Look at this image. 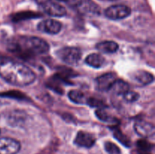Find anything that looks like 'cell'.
Instances as JSON below:
<instances>
[{
    "label": "cell",
    "mask_w": 155,
    "mask_h": 154,
    "mask_svg": "<svg viewBox=\"0 0 155 154\" xmlns=\"http://www.w3.org/2000/svg\"><path fill=\"white\" fill-rule=\"evenodd\" d=\"M0 76L9 84L18 87L29 85L36 79V74L30 67L12 60L0 63Z\"/></svg>",
    "instance_id": "obj_1"
},
{
    "label": "cell",
    "mask_w": 155,
    "mask_h": 154,
    "mask_svg": "<svg viewBox=\"0 0 155 154\" xmlns=\"http://www.w3.org/2000/svg\"><path fill=\"white\" fill-rule=\"evenodd\" d=\"M9 50L16 54L30 57L46 54L49 51V45L41 38L21 36L11 44Z\"/></svg>",
    "instance_id": "obj_2"
},
{
    "label": "cell",
    "mask_w": 155,
    "mask_h": 154,
    "mask_svg": "<svg viewBox=\"0 0 155 154\" xmlns=\"http://www.w3.org/2000/svg\"><path fill=\"white\" fill-rule=\"evenodd\" d=\"M69 7L83 15H99L101 8L92 0H66Z\"/></svg>",
    "instance_id": "obj_3"
},
{
    "label": "cell",
    "mask_w": 155,
    "mask_h": 154,
    "mask_svg": "<svg viewBox=\"0 0 155 154\" xmlns=\"http://www.w3.org/2000/svg\"><path fill=\"white\" fill-rule=\"evenodd\" d=\"M56 55L68 65H77L82 57L81 50L77 47H64L56 51Z\"/></svg>",
    "instance_id": "obj_4"
},
{
    "label": "cell",
    "mask_w": 155,
    "mask_h": 154,
    "mask_svg": "<svg viewBox=\"0 0 155 154\" xmlns=\"http://www.w3.org/2000/svg\"><path fill=\"white\" fill-rule=\"evenodd\" d=\"M36 2L41 6L44 12L49 16L61 18L66 15L65 8L56 0H36Z\"/></svg>",
    "instance_id": "obj_5"
},
{
    "label": "cell",
    "mask_w": 155,
    "mask_h": 154,
    "mask_svg": "<svg viewBox=\"0 0 155 154\" xmlns=\"http://www.w3.org/2000/svg\"><path fill=\"white\" fill-rule=\"evenodd\" d=\"M131 12L130 8L125 5H114L107 8L104 11V14L109 19L118 21L130 16Z\"/></svg>",
    "instance_id": "obj_6"
},
{
    "label": "cell",
    "mask_w": 155,
    "mask_h": 154,
    "mask_svg": "<svg viewBox=\"0 0 155 154\" xmlns=\"http://www.w3.org/2000/svg\"><path fill=\"white\" fill-rule=\"evenodd\" d=\"M21 147V143L15 139L0 137V154H17Z\"/></svg>",
    "instance_id": "obj_7"
},
{
    "label": "cell",
    "mask_w": 155,
    "mask_h": 154,
    "mask_svg": "<svg viewBox=\"0 0 155 154\" xmlns=\"http://www.w3.org/2000/svg\"><path fill=\"white\" fill-rule=\"evenodd\" d=\"M37 28L39 31L42 32V33L54 35L60 33L62 28V24L61 23L56 20L46 19L40 21L38 24Z\"/></svg>",
    "instance_id": "obj_8"
},
{
    "label": "cell",
    "mask_w": 155,
    "mask_h": 154,
    "mask_svg": "<svg viewBox=\"0 0 155 154\" xmlns=\"http://www.w3.org/2000/svg\"><path fill=\"white\" fill-rule=\"evenodd\" d=\"M74 143L80 147L89 148L92 147L96 142L95 136L91 133L84 131H80L76 135L74 140Z\"/></svg>",
    "instance_id": "obj_9"
},
{
    "label": "cell",
    "mask_w": 155,
    "mask_h": 154,
    "mask_svg": "<svg viewBox=\"0 0 155 154\" xmlns=\"http://www.w3.org/2000/svg\"><path fill=\"white\" fill-rule=\"evenodd\" d=\"M117 79V76L113 72H107L100 75L95 79V87L98 91H107L111 88L112 85Z\"/></svg>",
    "instance_id": "obj_10"
},
{
    "label": "cell",
    "mask_w": 155,
    "mask_h": 154,
    "mask_svg": "<svg viewBox=\"0 0 155 154\" xmlns=\"http://www.w3.org/2000/svg\"><path fill=\"white\" fill-rule=\"evenodd\" d=\"M134 129L137 134L142 137H152L155 132L154 125L143 120L137 121L134 125Z\"/></svg>",
    "instance_id": "obj_11"
},
{
    "label": "cell",
    "mask_w": 155,
    "mask_h": 154,
    "mask_svg": "<svg viewBox=\"0 0 155 154\" xmlns=\"http://www.w3.org/2000/svg\"><path fill=\"white\" fill-rule=\"evenodd\" d=\"M131 79L137 84H140L141 85H146L151 84L154 81V75L151 72L147 71L139 70L132 74Z\"/></svg>",
    "instance_id": "obj_12"
},
{
    "label": "cell",
    "mask_w": 155,
    "mask_h": 154,
    "mask_svg": "<svg viewBox=\"0 0 155 154\" xmlns=\"http://www.w3.org/2000/svg\"><path fill=\"white\" fill-rule=\"evenodd\" d=\"M85 63L92 67L98 69V68H101L104 66L105 63V58L100 54L92 53L86 57Z\"/></svg>",
    "instance_id": "obj_13"
},
{
    "label": "cell",
    "mask_w": 155,
    "mask_h": 154,
    "mask_svg": "<svg viewBox=\"0 0 155 154\" xmlns=\"http://www.w3.org/2000/svg\"><path fill=\"white\" fill-rule=\"evenodd\" d=\"M119 48V45L114 41H104L96 45V49L104 54H113Z\"/></svg>",
    "instance_id": "obj_14"
},
{
    "label": "cell",
    "mask_w": 155,
    "mask_h": 154,
    "mask_svg": "<svg viewBox=\"0 0 155 154\" xmlns=\"http://www.w3.org/2000/svg\"><path fill=\"white\" fill-rule=\"evenodd\" d=\"M128 90H130V85H129L128 83L122 79H117L109 91H111L114 95L122 96Z\"/></svg>",
    "instance_id": "obj_15"
},
{
    "label": "cell",
    "mask_w": 155,
    "mask_h": 154,
    "mask_svg": "<svg viewBox=\"0 0 155 154\" xmlns=\"http://www.w3.org/2000/svg\"><path fill=\"white\" fill-rule=\"evenodd\" d=\"M68 98L72 102L77 104H86L89 99L83 92L78 90H71L68 93Z\"/></svg>",
    "instance_id": "obj_16"
},
{
    "label": "cell",
    "mask_w": 155,
    "mask_h": 154,
    "mask_svg": "<svg viewBox=\"0 0 155 154\" xmlns=\"http://www.w3.org/2000/svg\"><path fill=\"white\" fill-rule=\"evenodd\" d=\"M95 115H96L97 118L99 119V120L104 122H107V123H115V122H118V120L116 118H114V116L108 114L103 108H99L98 110H96Z\"/></svg>",
    "instance_id": "obj_17"
},
{
    "label": "cell",
    "mask_w": 155,
    "mask_h": 154,
    "mask_svg": "<svg viewBox=\"0 0 155 154\" xmlns=\"http://www.w3.org/2000/svg\"><path fill=\"white\" fill-rule=\"evenodd\" d=\"M114 135L115 138L117 139L122 144L125 145L127 147L130 146V145H131L130 140H129V138L125 134H124L121 132V131L119 128H114Z\"/></svg>",
    "instance_id": "obj_18"
},
{
    "label": "cell",
    "mask_w": 155,
    "mask_h": 154,
    "mask_svg": "<svg viewBox=\"0 0 155 154\" xmlns=\"http://www.w3.org/2000/svg\"><path fill=\"white\" fill-rule=\"evenodd\" d=\"M104 149L108 154H120V149L118 147L117 145L112 143L110 141H107L104 144Z\"/></svg>",
    "instance_id": "obj_19"
},
{
    "label": "cell",
    "mask_w": 155,
    "mask_h": 154,
    "mask_svg": "<svg viewBox=\"0 0 155 154\" xmlns=\"http://www.w3.org/2000/svg\"><path fill=\"white\" fill-rule=\"evenodd\" d=\"M122 96H123V98H124L127 102H129V103L136 102V101H137L139 98V94L133 91H130V90L127 91L126 92V93H124Z\"/></svg>",
    "instance_id": "obj_20"
},
{
    "label": "cell",
    "mask_w": 155,
    "mask_h": 154,
    "mask_svg": "<svg viewBox=\"0 0 155 154\" xmlns=\"http://www.w3.org/2000/svg\"><path fill=\"white\" fill-rule=\"evenodd\" d=\"M137 145L139 149H141L142 152H145L146 151L151 150L153 148V145L145 140H139L137 143Z\"/></svg>",
    "instance_id": "obj_21"
},
{
    "label": "cell",
    "mask_w": 155,
    "mask_h": 154,
    "mask_svg": "<svg viewBox=\"0 0 155 154\" xmlns=\"http://www.w3.org/2000/svg\"><path fill=\"white\" fill-rule=\"evenodd\" d=\"M0 133H1V131H0Z\"/></svg>",
    "instance_id": "obj_22"
}]
</instances>
